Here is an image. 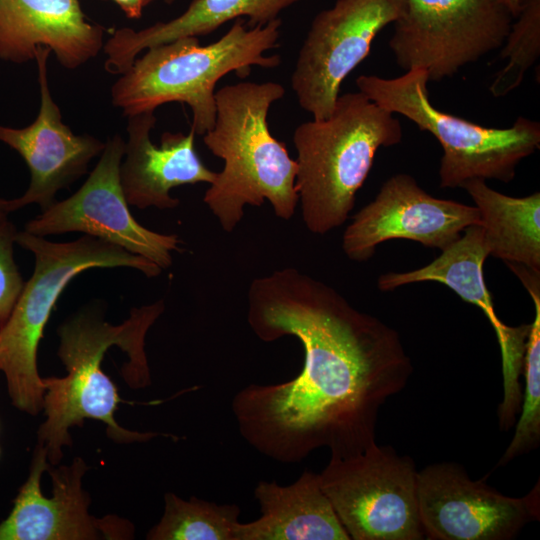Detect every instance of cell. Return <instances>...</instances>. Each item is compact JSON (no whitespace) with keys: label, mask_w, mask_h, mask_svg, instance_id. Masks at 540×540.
Returning a JSON list of instances; mask_svg holds the SVG:
<instances>
[{"label":"cell","mask_w":540,"mask_h":540,"mask_svg":"<svg viewBox=\"0 0 540 540\" xmlns=\"http://www.w3.org/2000/svg\"><path fill=\"white\" fill-rule=\"evenodd\" d=\"M500 3H502L512 14V16L515 18L521 8V1L522 0H498Z\"/></svg>","instance_id":"4316f807"},{"label":"cell","mask_w":540,"mask_h":540,"mask_svg":"<svg viewBox=\"0 0 540 540\" xmlns=\"http://www.w3.org/2000/svg\"><path fill=\"white\" fill-rule=\"evenodd\" d=\"M515 18L500 52V58L506 64L496 73L489 87L494 97L515 90L540 55V0H522Z\"/></svg>","instance_id":"cb8c5ba5"},{"label":"cell","mask_w":540,"mask_h":540,"mask_svg":"<svg viewBox=\"0 0 540 540\" xmlns=\"http://www.w3.org/2000/svg\"><path fill=\"white\" fill-rule=\"evenodd\" d=\"M417 473L409 456L375 442L352 456H331L318 477L350 539L419 540Z\"/></svg>","instance_id":"ba28073f"},{"label":"cell","mask_w":540,"mask_h":540,"mask_svg":"<svg viewBox=\"0 0 540 540\" xmlns=\"http://www.w3.org/2000/svg\"><path fill=\"white\" fill-rule=\"evenodd\" d=\"M461 188L478 209L489 256L540 272V193L512 197L479 178Z\"/></svg>","instance_id":"44dd1931"},{"label":"cell","mask_w":540,"mask_h":540,"mask_svg":"<svg viewBox=\"0 0 540 540\" xmlns=\"http://www.w3.org/2000/svg\"><path fill=\"white\" fill-rule=\"evenodd\" d=\"M240 513L237 504H217L195 496L184 500L174 493H166L163 515L146 538L236 540Z\"/></svg>","instance_id":"603a6c76"},{"label":"cell","mask_w":540,"mask_h":540,"mask_svg":"<svg viewBox=\"0 0 540 540\" xmlns=\"http://www.w3.org/2000/svg\"><path fill=\"white\" fill-rule=\"evenodd\" d=\"M247 299L254 334L264 342L295 337L304 363L287 382L235 394L232 411L246 442L282 463L323 447L347 457L374 444L381 407L413 371L398 332L292 267L253 279Z\"/></svg>","instance_id":"6da1fadb"},{"label":"cell","mask_w":540,"mask_h":540,"mask_svg":"<svg viewBox=\"0 0 540 540\" xmlns=\"http://www.w3.org/2000/svg\"><path fill=\"white\" fill-rule=\"evenodd\" d=\"M261 516L239 523L236 540H349L317 473L306 470L292 484L260 481L254 489Z\"/></svg>","instance_id":"d6986e66"},{"label":"cell","mask_w":540,"mask_h":540,"mask_svg":"<svg viewBox=\"0 0 540 540\" xmlns=\"http://www.w3.org/2000/svg\"><path fill=\"white\" fill-rule=\"evenodd\" d=\"M124 151L125 142L119 135L109 138L100 160L78 191L28 221L24 230L42 237L83 232L142 256L162 270L171 266L179 237L147 229L131 214L120 182Z\"/></svg>","instance_id":"8fae6325"},{"label":"cell","mask_w":540,"mask_h":540,"mask_svg":"<svg viewBox=\"0 0 540 540\" xmlns=\"http://www.w3.org/2000/svg\"><path fill=\"white\" fill-rule=\"evenodd\" d=\"M175 0H164V2L168 5L172 4Z\"/></svg>","instance_id":"f1b7e54d"},{"label":"cell","mask_w":540,"mask_h":540,"mask_svg":"<svg viewBox=\"0 0 540 540\" xmlns=\"http://www.w3.org/2000/svg\"><path fill=\"white\" fill-rule=\"evenodd\" d=\"M124 14L131 19H139L143 9L153 0H113Z\"/></svg>","instance_id":"484cf974"},{"label":"cell","mask_w":540,"mask_h":540,"mask_svg":"<svg viewBox=\"0 0 540 540\" xmlns=\"http://www.w3.org/2000/svg\"><path fill=\"white\" fill-rule=\"evenodd\" d=\"M530 294L535 316L526 341L523 371L525 387L522 392L520 418L514 435L498 462L504 466L515 458L536 449L540 442V272L520 264L508 263Z\"/></svg>","instance_id":"7402d4cb"},{"label":"cell","mask_w":540,"mask_h":540,"mask_svg":"<svg viewBox=\"0 0 540 540\" xmlns=\"http://www.w3.org/2000/svg\"><path fill=\"white\" fill-rule=\"evenodd\" d=\"M16 244L35 259L33 274L0 327V371L13 405L31 415L42 409L44 386L37 368L38 345L52 309L64 288L92 268L130 267L148 278L162 269L154 262L105 240L84 235L71 242H52L18 231Z\"/></svg>","instance_id":"8992f818"},{"label":"cell","mask_w":540,"mask_h":540,"mask_svg":"<svg viewBox=\"0 0 540 540\" xmlns=\"http://www.w3.org/2000/svg\"><path fill=\"white\" fill-rule=\"evenodd\" d=\"M402 137L395 114L360 91L338 96L329 117L297 126L295 187L306 228L323 235L346 222L378 149Z\"/></svg>","instance_id":"5b68a950"},{"label":"cell","mask_w":540,"mask_h":540,"mask_svg":"<svg viewBox=\"0 0 540 540\" xmlns=\"http://www.w3.org/2000/svg\"><path fill=\"white\" fill-rule=\"evenodd\" d=\"M284 94L276 82H240L215 92V123L203 142L224 166L203 201L225 232L240 223L246 205L259 207L267 200L283 220L295 213L297 162L267 123L271 105Z\"/></svg>","instance_id":"3957f363"},{"label":"cell","mask_w":540,"mask_h":540,"mask_svg":"<svg viewBox=\"0 0 540 540\" xmlns=\"http://www.w3.org/2000/svg\"><path fill=\"white\" fill-rule=\"evenodd\" d=\"M12 212L11 200L0 197V221L7 219Z\"/></svg>","instance_id":"83f0119b"},{"label":"cell","mask_w":540,"mask_h":540,"mask_svg":"<svg viewBox=\"0 0 540 540\" xmlns=\"http://www.w3.org/2000/svg\"><path fill=\"white\" fill-rule=\"evenodd\" d=\"M88 467L77 457L69 466L51 468L47 451L37 444L30 473L0 523V540L131 539L132 523L117 516L89 514L90 498L82 488Z\"/></svg>","instance_id":"4fadbf2b"},{"label":"cell","mask_w":540,"mask_h":540,"mask_svg":"<svg viewBox=\"0 0 540 540\" xmlns=\"http://www.w3.org/2000/svg\"><path fill=\"white\" fill-rule=\"evenodd\" d=\"M156 123L154 111L128 117L125 159L120 165V182L129 205L140 209H172L179 199L170 195L174 187L209 183L216 177L200 159L194 147L195 133L164 132L160 146L152 143Z\"/></svg>","instance_id":"e0dca14e"},{"label":"cell","mask_w":540,"mask_h":540,"mask_svg":"<svg viewBox=\"0 0 540 540\" xmlns=\"http://www.w3.org/2000/svg\"><path fill=\"white\" fill-rule=\"evenodd\" d=\"M488 256L483 228L472 225L429 264L407 272L382 274L377 285L381 291H392L411 283L439 282L482 310L495 331L500 347L503 398L498 406V420L500 428L507 431L516 424L520 412L522 389L519 379L530 324L509 326L496 314L483 275V265Z\"/></svg>","instance_id":"9a60e30c"},{"label":"cell","mask_w":540,"mask_h":540,"mask_svg":"<svg viewBox=\"0 0 540 540\" xmlns=\"http://www.w3.org/2000/svg\"><path fill=\"white\" fill-rule=\"evenodd\" d=\"M513 19L498 0H406L388 44L403 69L439 81L501 47Z\"/></svg>","instance_id":"9c48e42d"},{"label":"cell","mask_w":540,"mask_h":540,"mask_svg":"<svg viewBox=\"0 0 540 540\" xmlns=\"http://www.w3.org/2000/svg\"><path fill=\"white\" fill-rule=\"evenodd\" d=\"M281 19L247 27L242 18L217 41L201 46L198 37H183L147 49L114 83L115 106L127 117L154 111L168 102L186 103L191 130L204 135L216 118L215 86L230 72L250 74L252 66L277 67L279 55L265 52L278 46Z\"/></svg>","instance_id":"277c9868"},{"label":"cell","mask_w":540,"mask_h":540,"mask_svg":"<svg viewBox=\"0 0 540 540\" xmlns=\"http://www.w3.org/2000/svg\"><path fill=\"white\" fill-rule=\"evenodd\" d=\"M472 225H480L475 206L431 196L411 175L399 173L354 215L343 233L342 249L356 262L370 259L381 243L394 239L443 250Z\"/></svg>","instance_id":"5bb4252c"},{"label":"cell","mask_w":540,"mask_h":540,"mask_svg":"<svg viewBox=\"0 0 540 540\" xmlns=\"http://www.w3.org/2000/svg\"><path fill=\"white\" fill-rule=\"evenodd\" d=\"M301 0H192L178 17L135 31L112 30L104 45V67L111 74H123L144 49L183 37H199L215 31L222 24L247 17V27L266 25L281 11Z\"/></svg>","instance_id":"ffe728a7"},{"label":"cell","mask_w":540,"mask_h":540,"mask_svg":"<svg viewBox=\"0 0 540 540\" xmlns=\"http://www.w3.org/2000/svg\"><path fill=\"white\" fill-rule=\"evenodd\" d=\"M104 28L87 20L80 0H0V60L24 63L39 46L75 69L103 46Z\"/></svg>","instance_id":"ac0fdd59"},{"label":"cell","mask_w":540,"mask_h":540,"mask_svg":"<svg viewBox=\"0 0 540 540\" xmlns=\"http://www.w3.org/2000/svg\"><path fill=\"white\" fill-rule=\"evenodd\" d=\"M417 496L424 536L430 540H510L539 519L538 484L523 497H509L472 480L456 463L419 471Z\"/></svg>","instance_id":"7c38bea8"},{"label":"cell","mask_w":540,"mask_h":540,"mask_svg":"<svg viewBox=\"0 0 540 540\" xmlns=\"http://www.w3.org/2000/svg\"><path fill=\"white\" fill-rule=\"evenodd\" d=\"M164 309L163 300L133 308L129 318L120 325L105 322L100 311L82 310L58 328V356L67 375L42 378L45 389L42 408L46 420L38 431V443L45 447L50 465L58 464L63 457V447L71 445L69 429L82 425L85 419L103 422L108 436L116 442H143L164 435L130 431L116 422L115 411L124 400L101 367L108 349L118 346L129 358L123 368V377L129 385H149L144 340Z\"/></svg>","instance_id":"7a4b0ae2"},{"label":"cell","mask_w":540,"mask_h":540,"mask_svg":"<svg viewBox=\"0 0 540 540\" xmlns=\"http://www.w3.org/2000/svg\"><path fill=\"white\" fill-rule=\"evenodd\" d=\"M48 47L36 49L41 105L37 118L24 128L0 125V141L19 153L31 174L26 192L10 199L12 211L36 203L44 211L54 204L56 193L86 173L89 162L105 143L88 134L76 135L62 122L59 107L48 87Z\"/></svg>","instance_id":"2e32d148"},{"label":"cell","mask_w":540,"mask_h":540,"mask_svg":"<svg viewBox=\"0 0 540 540\" xmlns=\"http://www.w3.org/2000/svg\"><path fill=\"white\" fill-rule=\"evenodd\" d=\"M17 233L8 218L0 221V327L8 320L24 287L14 259Z\"/></svg>","instance_id":"d4e9b609"},{"label":"cell","mask_w":540,"mask_h":540,"mask_svg":"<svg viewBox=\"0 0 540 540\" xmlns=\"http://www.w3.org/2000/svg\"><path fill=\"white\" fill-rule=\"evenodd\" d=\"M428 82L426 70L410 69L395 78L361 75L356 86L381 108L437 139L443 148L440 187H461L475 178L511 182L518 164L540 147V123L519 116L508 128L484 127L436 108Z\"/></svg>","instance_id":"52a82bcc"},{"label":"cell","mask_w":540,"mask_h":540,"mask_svg":"<svg viewBox=\"0 0 540 540\" xmlns=\"http://www.w3.org/2000/svg\"><path fill=\"white\" fill-rule=\"evenodd\" d=\"M406 0H337L311 22L291 86L313 119L330 116L344 79L367 57L377 34L399 19Z\"/></svg>","instance_id":"30bf717a"}]
</instances>
